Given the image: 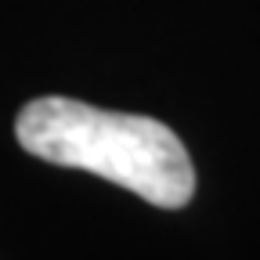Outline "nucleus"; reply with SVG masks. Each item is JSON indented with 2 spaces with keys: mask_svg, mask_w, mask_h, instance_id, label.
Wrapping results in <instances>:
<instances>
[{
  "mask_svg": "<svg viewBox=\"0 0 260 260\" xmlns=\"http://www.w3.org/2000/svg\"><path fill=\"white\" fill-rule=\"evenodd\" d=\"M18 145L54 167L87 170L159 210H181L195 195L188 148L167 123L94 109L76 98H32L15 119Z\"/></svg>",
  "mask_w": 260,
  "mask_h": 260,
  "instance_id": "nucleus-1",
  "label": "nucleus"
}]
</instances>
